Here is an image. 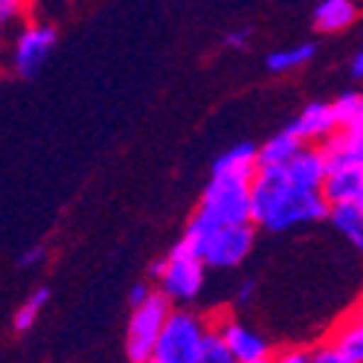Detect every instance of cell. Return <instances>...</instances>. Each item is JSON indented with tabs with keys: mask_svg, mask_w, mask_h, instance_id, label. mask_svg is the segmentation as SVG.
Instances as JSON below:
<instances>
[{
	"mask_svg": "<svg viewBox=\"0 0 363 363\" xmlns=\"http://www.w3.org/2000/svg\"><path fill=\"white\" fill-rule=\"evenodd\" d=\"M184 241L206 267H235L253 247V224H209L195 216Z\"/></svg>",
	"mask_w": 363,
	"mask_h": 363,
	"instance_id": "7a4b0ae2",
	"label": "cell"
},
{
	"mask_svg": "<svg viewBox=\"0 0 363 363\" xmlns=\"http://www.w3.org/2000/svg\"><path fill=\"white\" fill-rule=\"evenodd\" d=\"M331 111H335L337 128L349 131V128L363 123V96L360 94H343L335 105H331Z\"/></svg>",
	"mask_w": 363,
	"mask_h": 363,
	"instance_id": "ac0fdd59",
	"label": "cell"
},
{
	"mask_svg": "<svg viewBox=\"0 0 363 363\" xmlns=\"http://www.w3.org/2000/svg\"><path fill=\"white\" fill-rule=\"evenodd\" d=\"M325 151L323 148H306L302 145L296 155L285 163V177L291 186L299 189H320L325 180Z\"/></svg>",
	"mask_w": 363,
	"mask_h": 363,
	"instance_id": "9c48e42d",
	"label": "cell"
},
{
	"mask_svg": "<svg viewBox=\"0 0 363 363\" xmlns=\"http://www.w3.org/2000/svg\"><path fill=\"white\" fill-rule=\"evenodd\" d=\"M47 299H50V291L47 288H38L33 296H29L23 306L18 308V314H15V331H29L35 325V320H38V314H41V308L47 306Z\"/></svg>",
	"mask_w": 363,
	"mask_h": 363,
	"instance_id": "d6986e66",
	"label": "cell"
},
{
	"mask_svg": "<svg viewBox=\"0 0 363 363\" xmlns=\"http://www.w3.org/2000/svg\"><path fill=\"white\" fill-rule=\"evenodd\" d=\"M198 218L209 224H253L250 221V177L213 174L203 189Z\"/></svg>",
	"mask_w": 363,
	"mask_h": 363,
	"instance_id": "3957f363",
	"label": "cell"
},
{
	"mask_svg": "<svg viewBox=\"0 0 363 363\" xmlns=\"http://www.w3.org/2000/svg\"><path fill=\"white\" fill-rule=\"evenodd\" d=\"M357 203H360V209H363V192H360V198H357Z\"/></svg>",
	"mask_w": 363,
	"mask_h": 363,
	"instance_id": "f1b7e54d",
	"label": "cell"
},
{
	"mask_svg": "<svg viewBox=\"0 0 363 363\" xmlns=\"http://www.w3.org/2000/svg\"><path fill=\"white\" fill-rule=\"evenodd\" d=\"M55 41H58V35L50 23L26 26L15 44V70L21 76H35L41 70V65L47 62V55L52 52Z\"/></svg>",
	"mask_w": 363,
	"mask_h": 363,
	"instance_id": "52a82bcc",
	"label": "cell"
},
{
	"mask_svg": "<svg viewBox=\"0 0 363 363\" xmlns=\"http://www.w3.org/2000/svg\"><path fill=\"white\" fill-rule=\"evenodd\" d=\"M354 18H357L354 0H323V4L314 9V26L320 29V33H337V29H346Z\"/></svg>",
	"mask_w": 363,
	"mask_h": 363,
	"instance_id": "5bb4252c",
	"label": "cell"
},
{
	"mask_svg": "<svg viewBox=\"0 0 363 363\" xmlns=\"http://www.w3.org/2000/svg\"><path fill=\"white\" fill-rule=\"evenodd\" d=\"M328 216V201L320 189L291 186L285 166H259L250 180V221L282 233L296 224L320 221Z\"/></svg>",
	"mask_w": 363,
	"mask_h": 363,
	"instance_id": "6da1fadb",
	"label": "cell"
},
{
	"mask_svg": "<svg viewBox=\"0 0 363 363\" xmlns=\"http://www.w3.org/2000/svg\"><path fill=\"white\" fill-rule=\"evenodd\" d=\"M198 363H233V354L221 337V331H203Z\"/></svg>",
	"mask_w": 363,
	"mask_h": 363,
	"instance_id": "ffe728a7",
	"label": "cell"
},
{
	"mask_svg": "<svg viewBox=\"0 0 363 363\" xmlns=\"http://www.w3.org/2000/svg\"><path fill=\"white\" fill-rule=\"evenodd\" d=\"M41 256H44V247H33V250H26V253L21 256V267H29V264H38V262H41Z\"/></svg>",
	"mask_w": 363,
	"mask_h": 363,
	"instance_id": "d4e9b609",
	"label": "cell"
},
{
	"mask_svg": "<svg viewBox=\"0 0 363 363\" xmlns=\"http://www.w3.org/2000/svg\"><path fill=\"white\" fill-rule=\"evenodd\" d=\"M203 323L186 311H169L160 337L151 352L155 363H198L201 340H203Z\"/></svg>",
	"mask_w": 363,
	"mask_h": 363,
	"instance_id": "277c9868",
	"label": "cell"
},
{
	"mask_svg": "<svg viewBox=\"0 0 363 363\" xmlns=\"http://www.w3.org/2000/svg\"><path fill=\"white\" fill-rule=\"evenodd\" d=\"M352 73H354L357 79H363V50H360V52L352 58Z\"/></svg>",
	"mask_w": 363,
	"mask_h": 363,
	"instance_id": "484cf974",
	"label": "cell"
},
{
	"mask_svg": "<svg viewBox=\"0 0 363 363\" xmlns=\"http://www.w3.org/2000/svg\"><path fill=\"white\" fill-rule=\"evenodd\" d=\"M218 331H221V337H224L233 360H238V363H264V360H270L267 340H262L259 335H253L250 328L238 325L235 320H227Z\"/></svg>",
	"mask_w": 363,
	"mask_h": 363,
	"instance_id": "30bf717a",
	"label": "cell"
},
{
	"mask_svg": "<svg viewBox=\"0 0 363 363\" xmlns=\"http://www.w3.org/2000/svg\"><path fill=\"white\" fill-rule=\"evenodd\" d=\"M203 259L180 238L166 256V267L157 282L169 299H195L203 285Z\"/></svg>",
	"mask_w": 363,
	"mask_h": 363,
	"instance_id": "8992f818",
	"label": "cell"
},
{
	"mask_svg": "<svg viewBox=\"0 0 363 363\" xmlns=\"http://www.w3.org/2000/svg\"><path fill=\"white\" fill-rule=\"evenodd\" d=\"M331 349L340 354V363H363V314H357L340 328Z\"/></svg>",
	"mask_w": 363,
	"mask_h": 363,
	"instance_id": "2e32d148",
	"label": "cell"
},
{
	"mask_svg": "<svg viewBox=\"0 0 363 363\" xmlns=\"http://www.w3.org/2000/svg\"><path fill=\"white\" fill-rule=\"evenodd\" d=\"M253 291H256V282H245V285H241L238 288V294H235V302H238V306H247V302H250V296H253Z\"/></svg>",
	"mask_w": 363,
	"mask_h": 363,
	"instance_id": "603a6c76",
	"label": "cell"
},
{
	"mask_svg": "<svg viewBox=\"0 0 363 363\" xmlns=\"http://www.w3.org/2000/svg\"><path fill=\"white\" fill-rule=\"evenodd\" d=\"M23 6H26V0H0V26L15 21V18H21Z\"/></svg>",
	"mask_w": 363,
	"mask_h": 363,
	"instance_id": "44dd1931",
	"label": "cell"
},
{
	"mask_svg": "<svg viewBox=\"0 0 363 363\" xmlns=\"http://www.w3.org/2000/svg\"><path fill=\"white\" fill-rule=\"evenodd\" d=\"M337 233H343L357 250H363V209L357 201H343V203H328V216Z\"/></svg>",
	"mask_w": 363,
	"mask_h": 363,
	"instance_id": "4fadbf2b",
	"label": "cell"
},
{
	"mask_svg": "<svg viewBox=\"0 0 363 363\" xmlns=\"http://www.w3.org/2000/svg\"><path fill=\"white\" fill-rule=\"evenodd\" d=\"M169 317V296L166 294H148L145 302L134 306L128 331H125V354L134 363L151 360L155 343L160 337V328Z\"/></svg>",
	"mask_w": 363,
	"mask_h": 363,
	"instance_id": "5b68a950",
	"label": "cell"
},
{
	"mask_svg": "<svg viewBox=\"0 0 363 363\" xmlns=\"http://www.w3.org/2000/svg\"><path fill=\"white\" fill-rule=\"evenodd\" d=\"M247 41H250V29L247 26L245 29H235V33L227 35V47H233V50H245Z\"/></svg>",
	"mask_w": 363,
	"mask_h": 363,
	"instance_id": "7402d4cb",
	"label": "cell"
},
{
	"mask_svg": "<svg viewBox=\"0 0 363 363\" xmlns=\"http://www.w3.org/2000/svg\"><path fill=\"white\" fill-rule=\"evenodd\" d=\"M163 267H166V259H160V262H155L148 267V274H151V279H160V274H163Z\"/></svg>",
	"mask_w": 363,
	"mask_h": 363,
	"instance_id": "4316f807",
	"label": "cell"
},
{
	"mask_svg": "<svg viewBox=\"0 0 363 363\" xmlns=\"http://www.w3.org/2000/svg\"><path fill=\"white\" fill-rule=\"evenodd\" d=\"M148 285H134L131 288V294H128V302H131V306H140V302H145L148 299Z\"/></svg>",
	"mask_w": 363,
	"mask_h": 363,
	"instance_id": "cb8c5ba5",
	"label": "cell"
},
{
	"mask_svg": "<svg viewBox=\"0 0 363 363\" xmlns=\"http://www.w3.org/2000/svg\"><path fill=\"white\" fill-rule=\"evenodd\" d=\"M323 198L328 203H343V201H357L363 192V163H340L328 166L325 180L320 186Z\"/></svg>",
	"mask_w": 363,
	"mask_h": 363,
	"instance_id": "ba28073f",
	"label": "cell"
},
{
	"mask_svg": "<svg viewBox=\"0 0 363 363\" xmlns=\"http://www.w3.org/2000/svg\"><path fill=\"white\" fill-rule=\"evenodd\" d=\"M299 148H302V140L285 128L259 148V166H285Z\"/></svg>",
	"mask_w": 363,
	"mask_h": 363,
	"instance_id": "9a60e30c",
	"label": "cell"
},
{
	"mask_svg": "<svg viewBox=\"0 0 363 363\" xmlns=\"http://www.w3.org/2000/svg\"><path fill=\"white\" fill-rule=\"evenodd\" d=\"M346 134H352V137H354V140L363 145V123H360V125H354V128H349Z\"/></svg>",
	"mask_w": 363,
	"mask_h": 363,
	"instance_id": "83f0119b",
	"label": "cell"
},
{
	"mask_svg": "<svg viewBox=\"0 0 363 363\" xmlns=\"http://www.w3.org/2000/svg\"><path fill=\"white\" fill-rule=\"evenodd\" d=\"M317 52L314 44H296V47H288V50H279V52H270L267 55V70L270 73H291V70H299L306 62H311Z\"/></svg>",
	"mask_w": 363,
	"mask_h": 363,
	"instance_id": "e0dca14e",
	"label": "cell"
},
{
	"mask_svg": "<svg viewBox=\"0 0 363 363\" xmlns=\"http://www.w3.org/2000/svg\"><path fill=\"white\" fill-rule=\"evenodd\" d=\"M259 169V148L250 145V143H241L213 163V174H233V177H250L256 174Z\"/></svg>",
	"mask_w": 363,
	"mask_h": 363,
	"instance_id": "7c38bea8",
	"label": "cell"
},
{
	"mask_svg": "<svg viewBox=\"0 0 363 363\" xmlns=\"http://www.w3.org/2000/svg\"><path fill=\"white\" fill-rule=\"evenodd\" d=\"M291 134H296L302 143L306 140H325L337 131V119L335 111L325 102H311L308 108H302V113L288 125Z\"/></svg>",
	"mask_w": 363,
	"mask_h": 363,
	"instance_id": "8fae6325",
	"label": "cell"
}]
</instances>
